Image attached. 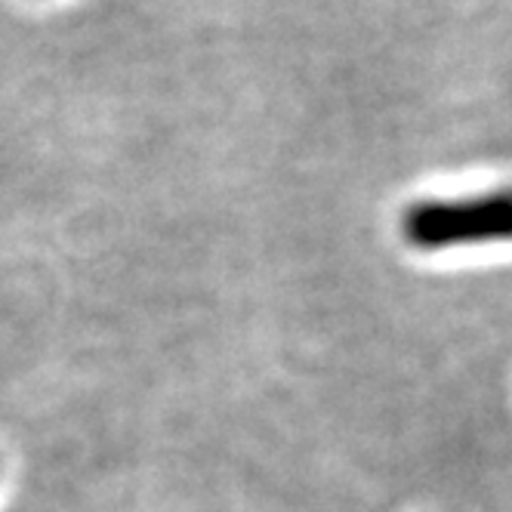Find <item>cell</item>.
<instances>
[{"mask_svg": "<svg viewBox=\"0 0 512 512\" xmlns=\"http://www.w3.org/2000/svg\"><path fill=\"white\" fill-rule=\"evenodd\" d=\"M401 235L417 250L512 241V189L460 201L411 204L401 216Z\"/></svg>", "mask_w": 512, "mask_h": 512, "instance_id": "cell-1", "label": "cell"}]
</instances>
